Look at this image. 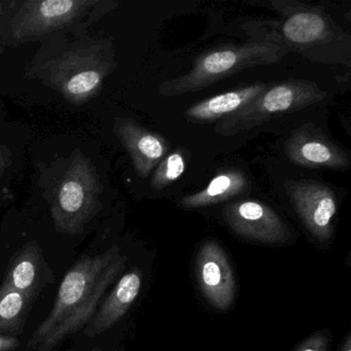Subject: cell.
Returning a JSON list of instances; mask_svg holds the SVG:
<instances>
[{"label":"cell","mask_w":351,"mask_h":351,"mask_svg":"<svg viewBox=\"0 0 351 351\" xmlns=\"http://www.w3.org/2000/svg\"><path fill=\"white\" fill-rule=\"evenodd\" d=\"M117 244L96 256H87L69 269L44 322L28 341V351H52L67 337L85 328L102 297L126 265Z\"/></svg>","instance_id":"obj_1"},{"label":"cell","mask_w":351,"mask_h":351,"mask_svg":"<svg viewBox=\"0 0 351 351\" xmlns=\"http://www.w3.org/2000/svg\"><path fill=\"white\" fill-rule=\"evenodd\" d=\"M287 54V49L272 40H252L210 51L199 57L186 75L162 83L159 94L173 97L198 92L244 69L274 64Z\"/></svg>","instance_id":"obj_2"},{"label":"cell","mask_w":351,"mask_h":351,"mask_svg":"<svg viewBox=\"0 0 351 351\" xmlns=\"http://www.w3.org/2000/svg\"><path fill=\"white\" fill-rule=\"evenodd\" d=\"M104 186L95 166L75 149L51 207L56 230L66 235H79L101 208Z\"/></svg>","instance_id":"obj_3"},{"label":"cell","mask_w":351,"mask_h":351,"mask_svg":"<svg viewBox=\"0 0 351 351\" xmlns=\"http://www.w3.org/2000/svg\"><path fill=\"white\" fill-rule=\"evenodd\" d=\"M326 93L314 82L289 80L269 86L258 97L217 123L215 131L232 136L260 126L277 117L303 110L326 99Z\"/></svg>","instance_id":"obj_4"},{"label":"cell","mask_w":351,"mask_h":351,"mask_svg":"<svg viewBox=\"0 0 351 351\" xmlns=\"http://www.w3.org/2000/svg\"><path fill=\"white\" fill-rule=\"evenodd\" d=\"M116 66L114 58L101 45L63 53L51 63L49 81L73 106L95 97L104 80Z\"/></svg>","instance_id":"obj_5"},{"label":"cell","mask_w":351,"mask_h":351,"mask_svg":"<svg viewBox=\"0 0 351 351\" xmlns=\"http://www.w3.org/2000/svg\"><path fill=\"white\" fill-rule=\"evenodd\" d=\"M96 0H28L12 20V34L18 40L38 38L62 29L88 13Z\"/></svg>","instance_id":"obj_6"},{"label":"cell","mask_w":351,"mask_h":351,"mask_svg":"<svg viewBox=\"0 0 351 351\" xmlns=\"http://www.w3.org/2000/svg\"><path fill=\"white\" fill-rule=\"evenodd\" d=\"M287 196L308 231L316 239L326 241L332 235V219L337 213L334 191L315 180H287Z\"/></svg>","instance_id":"obj_7"},{"label":"cell","mask_w":351,"mask_h":351,"mask_svg":"<svg viewBox=\"0 0 351 351\" xmlns=\"http://www.w3.org/2000/svg\"><path fill=\"white\" fill-rule=\"evenodd\" d=\"M223 219L237 235L260 243H285L291 238L287 223L265 203L240 200L226 205Z\"/></svg>","instance_id":"obj_8"},{"label":"cell","mask_w":351,"mask_h":351,"mask_svg":"<svg viewBox=\"0 0 351 351\" xmlns=\"http://www.w3.org/2000/svg\"><path fill=\"white\" fill-rule=\"evenodd\" d=\"M199 285L205 299L219 310H227L235 299L233 269L217 242H204L197 256Z\"/></svg>","instance_id":"obj_9"},{"label":"cell","mask_w":351,"mask_h":351,"mask_svg":"<svg viewBox=\"0 0 351 351\" xmlns=\"http://www.w3.org/2000/svg\"><path fill=\"white\" fill-rule=\"evenodd\" d=\"M114 131L141 178H147L169 152V143L164 137L147 130L132 119L117 118Z\"/></svg>","instance_id":"obj_10"},{"label":"cell","mask_w":351,"mask_h":351,"mask_svg":"<svg viewBox=\"0 0 351 351\" xmlns=\"http://www.w3.org/2000/svg\"><path fill=\"white\" fill-rule=\"evenodd\" d=\"M285 151L289 159L301 167L344 170L350 166L348 156L341 147L322 133L305 128L291 134Z\"/></svg>","instance_id":"obj_11"},{"label":"cell","mask_w":351,"mask_h":351,"mask_svg":"<svg viewBox=\"0 0 351 351\" xmlns=\"http://www.w3.org/2000/svg\"><path fill=\"white\" fill-rule=\"evenodd\" d=\"M54 274L36 241L26 243L10 263L3 285L20 291L34 301L40 291L54 282Z\"/></svg>","instance_id":"obj_12"},{"label":"cell","mask_w":351,"mask_h":351,"mask_svg":"<svg viewBox=\"0 0 351 351\" xmlns=\"http://www.w3.org/2000/svg\"><path fill=\"white\" fill-rule=\"evenodd\" d=\"M141 285L143 273L139 269H133L123 275L84 328V335L88 338H94L112 328L130 309L141 293Z\"/></svg>","instance_id":"obj_13"},{"label":"cell","mask_w":351,"mask_h":351,"mask_svg":"<svg viewBox=\"0 0 351 351\" xmlns=\"http://www.w3.org/2000/svg\"><path fill=\"white\" fill-rule=\"evenodd\" d=\"M269 86V84H256L207 98L189 108L184 112V117L191 122L200 124L223 120L241 110Z\"/></svg>","instance_id":"obj_14"},{"label":"cell","mask_w":351,"mask_h":351,"mask_svg":"<svg viewBox=\"0 0 351 351\" xmlns=\"http://www.w3.org/2000/svg\"><path fill=\"white\" fill-rule=\"evenodd\" d=\"M250 180L239 169H228L213 178L200 192L184 197L180 205L186 209L202 208L229 200L247 192Z\"/></svg>","instance_id":"obj_15"},{"label":"cell","mask_w":351,"mask_h":351,"mask_svg":"<svg viewBox=\"0 0 351 351\" xmlns=\"http://www.w3.org/2000/svg\"><path fill=\"white\" fill-rule=\"evenodd\" d=\"M281 32L291 44L310 45L326 40L330 34V26L322 14L303 9L289 15L281 26Z\"/></svg>","instance_id":"obj_16"},{"label":"cell","mask_w":351,"mask_h":351,"mask_svg":"<svg viewBox=\"0 0 351 351\" xmlns=\"http://www.w3.org/2000/svg\"><path fill=\"white\" fill-rule=\"evenodd\" d=\"M32 300L7 285H0V335L13 336L23 330Z\"/></svg>","instance_id":"obj_17"},{"label":"cell","mask_w":351,"mask_h":351,"mask_svg":"<svg viewBox=\"0 0 351 351\" xmlns=\"http://www.w3.org/2000/svg\"><path fill=\"white\" fill-rule=\"evenodd\" d=\"M186 170V160L184 154L180 149L172 152L166 156L157 169L154 172L151 180V186L156 191H161L169 186L172 182H176Z\"/></svg>","instance_id":"obj_18"},{"label":"cell","mask_w":351,"mask_h":351,"mask_svg":"<svg viewBox=\"0 0 351 351\" xmlns=\"http://www.w3.org/2000/svg\"><path fill=\"white\" fill-rule=\"evenodd\" d=\"M328 336L319 332L304 341L303 344L300 345L297 351H328Z\"/></svg>","instance_id":"obj_19"},{"label":"cell","mask_w":351,"mask_h":351,"mask_svg":"<svg viewBox=\"0 0 351 351\" xmlns=\"http://www.w3.org/2000/svg\"><path fill=\"white\" fill-rule=\"evenodd\" d=\"M19 346V339L14 336L0 335V351H15Z\"/></svg>","instance_id":"obj_20"},{"label":"cell","mask_w":351,"mask_h":351,"mask_svg":"<svg viewBox=\"0 0 351 351\" xmlns=\"http://www.w3.org/2000/svg\"><path fill=\"white\" fill-rule=\"evenodd\" d=\"M12 154L5 145H0V176L11 166Z\"/></svg>","instance_id":"obj_21"},{"label":"cell","mask_w":351,"mask_h":351,"mask_svg":"<svg viewBox=\"0 0 351 351\" xmlns=\"http://www.w3.org/2000/svg\"><path fill=\"white\" fill-rule=\"evenodd\" d=\"M341 351H351V335L349 334L348 336L346 337V340H345L344 344H343L342 349Z\"/></svg>","instance_id":"obj_22"},{"label":"cell","mask_w":351,"mask_h":351,"mask_svg":"<svg viewBox=\"0 0 351 351\" xmlns=\"http://www.w3.org/2000/svg\"><path fill=\"white\" fill-rule=\"evenodd\" d=\"M1 12H3V5L0 3V13H1Z\"/></svg>","instance_id":"obj_23"},{"label":"cell","mask_w":351,"mask_h":351,"mask_svg":"<svg viewBox=\"0 0 351 351\" xmlns=\"http://www.w3.org/2000/svg\"><path fill=\"white\" fill-rule=\"evenodd\" d=\"M93 351H100V350H93Z\"/></svg>","instance_id":"obj_24"}]
</instances>
